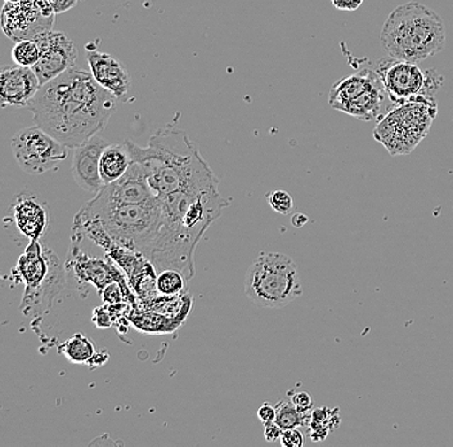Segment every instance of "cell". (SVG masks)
<instances>
[{
	"label": "cell",
	"instance_id": "cell-10",
	"mask_svg": "<svg viewBox=\"0 0 453 447\" xmlns=\"http://www.w3.org/2000/svg\"><path fill=\"white\" fill-rule=\"evenodd\" d=\"M11 149L19 168L27 174L52 171L69 157V147L41 127H27L13 135Z\"/></svg>",
	"mask_w": 453,
	"mask_h": 447
},
{
	"label": "cell",
	"instance_id": "cell-12",
	"mask_svg": "<svg viewBox=\"0 0 453 447\" xmlns=\"http://www.w3.org/2000/svg\"><path fill=\"white\" fill-rule=\"evenodd\" d=\"M34 41L39 45L41 58L33 70L38 75L42 86L75 67L78 50L66 34L50 30L42 33Z\"/></svg>",
	"mask_w": 453,
	"mask_h": 447
},
{
	"label": "cell",
	"instance_id": "cell-21",
	"mask_svg": "<svg viewBox=\"0 0 453 447\" xmlns=\"http://www.w3.org/2000/svg\"><path fill=\"white\" fill-rule=\"evenodd\" d=\"M41 58V50L39 45L33 39L17 42L12 50V59L14 64L22 67H31L33 69L38 64Z\"/></svg>",
	"mask_w": 453,
	"mask_h": 447
},
{
	"label": "cell",
	"instance_id": "cell-30",
	"mask_svg": "<svg viewBox=\"0 0 453 447\" xmlns=\"http://www.w3.org/2000/svg\"><path fill=\"white\" fill-rule=\"evenodd\" d=\"M95 322L101 329H106V328L111 327V320H110L109 313L104 311V308H97L95 311Z\"/></svg>",
	"mask_w": 453,
	"mask_h": 447
},
{
	"label": "cell",
	"instance_id": "cell-16",
	"mask_svg": "<svg viewBox=\"0 0 453 447\" xmlns=\"http://www.w3.org/2000/svg\"><path fill=\"white\" fill-rule=\"evenodd\" d=\"M42 84L31 67H5L0 73L2 107H27Z\"/></svg>",
	"mask_w": 453,
	"mask_h": 447
},
{
	"label": "cell",
	"instance_id": "cell-8",
	"mask_svg": "<svg viewBox=\"0 0 453 447\" xmlns=\"http://www.w3.org/2000/svg\"><path fill=\"white\" fill-rule=\"evenodd\" d=\"M385 96L378 73L364 69L336 81L328 93V104L359 120L371 121L380 115Z\"/></svg>",
	"mask_w": 453,
	"mask_h": 447
},
{
	"label": "cell",
	"instance_id": "cell-18",
	"mask_svg": "<svg viewBox=\"0 0 453 447\" xmlns=\"http://www.w3.org/2000/svg\"><path fill=\"white\" fill-rule=\"evenodd\" d=\"M133 163L132 155L126 144H109L102 152L99 172L104 185L120 180Z\"/></svg>",
	"mask_w": 453,
	"mask_h": 447
},
{
	"label": "cell",
	"instance_id": "cell-32",
	"mask_svg": "<svg viewBox=\"0 0 453 447\" xmlns=\"http://www.w3.org/2000/svg\"><path fill=\"white\" fill-rule=\"evenodd\" d=\"M5 3H16L19 2V0H4Z\"/></svg>",
	"mask_w": 453,
	"mask_h": 447
},
{
	"label": "cell",
	"instance_id": "cell-28",
	"mask_svg": "<svg viewBox=\"0 0 453 447\" xmlns=\"http://www.w3.org/2000/svg\"><path fill=\"white\" fill-rule=\"evenodd\" d=\"M257 418L263 424L276 420V406L268 403L263 404L257 410Z\"/></svg>",
	"mask_w": 453,
	"mask_h": 447
},
{
	"label": "cell",
	"instance_id": "cell-25",
	"mask_svg": "<svg viewBox=\"0 0 453 447\" xmlns=\"http://www.w3.org/2000/svg\"><path fill=\"white\" fill-rule=\"evenodd\" d=\"M291 403L296 405V409L302 414H311V409H313V398L307 392L294 393Z\"/></svg>",
	"mask_w": 453,
	"mask_h": 447
},
{
	"label": "cell",
	"instance_id": "cell-27",
	"mask_svg": "<svg viewBox=\"0 0 453 447\" xmlns=\"http://www.w3.org/2000/svg\"><path fill=\"white\" fill-rule=\"evenodd\" d=\"M282 432L283 429L276 421L265 424V438L267 443H276V441L281 440Z\"/></svg>",
	"mask_w": 453,
	"mask_h": 447
},
{
	"label": "cell",
	"instance_id": "cell-2",
	"mask_svg": "<svg viewBox=\"0 0 453 447\" xmlns=\"http://www.w3.org/2000/svg\"><path fill=\"white\" fill-rule=\"evenodd\" d=\"M161 220L149 262L156 273L177 270L187 280L195 274V250L212 222L222 216L228 200L218 189L203 192H175L158 197Z\"/></svg>",
	"mask_w": 453,
	"mask_h": 447
},
{
	"label": "cell",
	"instance_id": "cell-26",
	"mask_svg": "<svg viewBox=\"0 0 453 447\" xmlns=\"http://www.w3.org/2000/svg\"><path fill=\"white\" fill-rule=\"evenodd\" d=\"M281 445L285 447L304 446V435L297 428L286 429L282 432Z\"/></svg>",
	"mask_w": 453,
	"mask_h": 447
},
{
	"label": "cell",
	"instance_id": "cell-13",
	"mask_svg": "<svg viewBox=\"0 0 453 447\" xmlns=\"http://www.w3.org/2000/svg\"><path fill=\"white\" fill-rule=\"evenodd\" d=\"M55 16H47L36 0L7 3L2 11V29L12 41L35 39L52 30Z\"/></svg>",
	"mask_w": 453,
	"mask_h": 447
},
{
	"label": "cell",
	"instance_id": "cell-3",
	"mask_svg": "<svg viewBox=\"0 0 453 447\" xmlns=\"http://www.w3.org/2000/svg\"><path fill=\"white\" fill-rule=\"evenodd\" d=\"M133 161L143 168L156 197L218 189V178L182 129H158L146 147L127 141Z\"/></svg>",
	"mask_w": 453,
	"mask_h": 447
},
{
	"label": "cell",
	"instance_id": "cell-11",
	"mask_svg": "<svg viewBox=\"0 0 453 447\" xmlns=\"http://www.w3.org/2000/svg\"><path fill=\"white\" fill-rule=\"evenodd\" d=\"M156 197L147 182L143 168L137 161L130 164L129 169L120 180L104 185V189L96 194L95 199L85 205L89 208H109V206L127 205V204L154 203Z\"/></svg>",
	"mask_w": 453,
	"mask_h": 447
},
{
	"label": "cell",
	"instance_id": "cell-23",
	"mask_svg": "<svg viewBox=\"0 0 453 447\" xmlns=\"http://www.w3.org/2000/svg\"><path fill=\"white\" fill-rule=\"evenodd\" d=\"M267 200L271 208L273 209L277 213L288 216L293 212L294 200L288 192L283 191V189H276V191L271 192L267 195Z\"/></svg>",
	"mask_w": 453,
	"mask_h": 447
},
{
	"label": "cell",
	"instance_id": "cell-1",
	"mask_svg": "<svg viewBox=\"0 0 453 447\" xmlns=\"http://www.w3.org/2000/svg\"><path fill=\"white\" fill-rule=\"evenodd\" d=\"M116 98L92 73L73 67L41 87L27 109L36 126L76 149L106 128Z\"/></svg>",
	"mask_w": 453,
	"mask_h": 447
},
{
	"label": "cell",
	"instance_id": "cell-31",
	"mask_svg": "<svg viewBox=\"0 0 453 447\" xmlns=\"http://www.w3.org/2000/svg\"><path fill=\"white\" fill-rule=\"evenodd\" d=\"M308 220H308V217L305 216V214L296 213L294 214L293 218H291V225H293L294 227L302 228L303 226L307 225Z\"/></svg>",
	"mask_w": 453,
	"mask_h": 447
},
{
	"label": "cell",
	"instance_id": "cell-22",
	"mask_svg": "<svg viewBox=\"0 0 453 447\" xmlns=\"http://www.w3.org/2000/svg\"><path fill=\"white\" fill-rule=\"evenodd\" d=\"M187 279L177 270H164L156 280V289L164 296H175L183 290Z\"/></svg>",
	"mask_w": 453,
	"mask_h": 447
},
{
	"label": "cell",
	"instance_id": "cell-5",
	"mask_svg": "<svg viewBox=\"0 0 453 447\" xmlns=\"http://www.w3.org/2000/svg\"><path fill=\"white\" fill-rule=\"evenodd\" d=\"M160 220V199L154 203L127 204L109 208L84 205L75 218L73 230L87 225H97L113 244L149 259Z\"/></svg>",
	"mask_w": 453,
	"mask_h": 447
},
{
	"label": "cell",
	"instance_id": "cell-4",
	"mask_svg": "<svg viewBox=\"0 0 453 447\" xmlns=\"http://www.w3.org/2000/svg\"><path fill=\"white\" fill-rule=\"evenodd\" d=\"M380 43L388 56L421 62L433 58L446 44L443 19L418 2L398 5L382 25Z\"/></svg>",
	"mask_w": 453,
	"mask_h": 447
},
{
	"label": "cell",
	"instance_id": "cell-17",
	"mask_svg": "<svg viewBox=\"0 0 453 447\" xmlns=\"http://www.w3.org/2000/svg\"><path fill=\"white\" fill-rule=\"evenodd\" d=\"M14 220L19 232L33 242H38L47 227V212L31 195H19L14 204Z\"/></svg>",
	"mask_w": 453,
	"mask_h": 447
},
{
	"label": "cell",
	"instance_id": "cell-6",
	"mask_svg": "<svg viewBox=\"0 0 453 447\" xmlns=\"http://www.w3.org/2000/svg\"><path fill=\"white\" fill-rule=\"evenodd\" d=\"M438 115V102L423 95L396 104L373 129V138L393 157L407 155L420 144Z\"/></svg>",
	"mask_w": 453,
	"mask_h": 447
},
{
	"label": "cell",
	"instance_id": "cell-9",
	"mask_svg": "<svg viewBox=\"0 0 453 447\" xmlns=\"http://www.w3.org/2000/svg\"><path fill=\"white\" fill-rule=\"evenodd\" d=\"M376 73L388 97L395 104L418 96H430V92L439 89L443 81L434 70L424 72L416 62L403 61L390 56L378 62Z\"/></svg>",
	"mask_w": 453,
	"mask_h": 447
},
{
	"label": "cell",
	"instance_id": "cell-20",
	"mask_svg": "<svg viewBox=\"0 0 453 447\" xmlns=\"http://www.w3.org/2000/svg\"><path fill=\"white\" fill-rule=\"evenodd\" d=\"M311 414H302L291 401H280L276 405V423L286 429L299 428V427L310 426Z\"/></svg>",
	"mask_w": 453,
	"mask_h": 447
},
{
	"label": "cell",
	"instance_id": "cell-19",
	"mask_svg": "<svg viewBox=\"0 0 453 447\" xmlns=\"http://www.w3.org/2000/svg\"><path fill=\"white\" fill-rule=\"evenodd\" d=\"M62 355L73 364H89L96 355L93 342L84 334H75L69 341L65 342L61 348Z\"/></svg>",
	"mask_w": 453,
	"mask_h": 447
},
{
	"label": "cell",
	"instance_id": "cell-14",
	"mask_svg": "<svg viewBox=\"0 0 453 447\" xmlns=\"http://www.w3.org/2000/svg\"><path fill=\"white\" fill-rule=\"evenodd\" d=\"M107 146L109 143L97 135L73 149L71 173L75 182L90 194H98L104 189V183L99 172V164L102 152Z\"/></svg>",
	"mask_w": 453,
	"mask_h": 447
},
{
	"label": "cell",
	"instance_id": "cell-15",
	"mask_svg": "<svg viewBox=\"0 0 453 447\" xmlns=\"http://www.w3.org/2000/svg\"><path fill=\"white\" fill-rule=\"evenodd\" d=\"M88 64L96 81L109 90L116 100H126L130 89V78L127 67L109 53L98 52L88 47Z\"/></svg>",
	"mask_w": 453,
	"mask_h": 447
},
{
	"label": "cell",
	"instance_id": "cell-7",
	"mask_svg": "<svg viewBox=\"0 0 453 447\" xmlns=\"http://www.w3.org/2000/svg\"><path fill=\"white\" fill-rule=\"evenodd\" d=\"M245 294L259 307L290 304L303 294L296 262L285 254L263 251L248 268Z\"/></svg>",
	"mask_w": 453,
	"mask_h": 447
},
{
	"label": "cell",
	"instance_id": "cell-29",
	"mask_svg": "<svg viewBox=\"0 0 453 447\" xmlns=\"http://www.w3.org/2000/svg\"><path fill=\"white\" fill-rule=\"evenodd\" d=\"M364 2L365 0H331L334 7L340 11H347V12L358 10L364 4Z\"/></svg>",
	"mask_w": 453,
	"mask_h": 447
},
{
	"label": "cell",
	"instance_id": "cell-24",
	"mask_svg": "<svg viewBox=\"0 0 453 447\" xmlns=\"http://www.w3.org/2000/svg\"><path fill=\"white\" fill-rule=\"evenodd\" d=\"M79 0H36L44 15L55 16L75 7Z\"/></svg>",
	"mask_w": 453,
	"mask_h": 447
}]
</instances>
